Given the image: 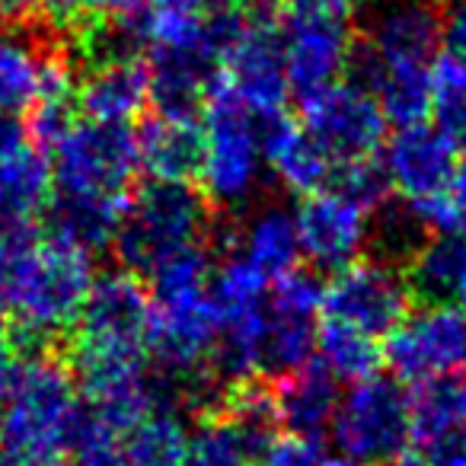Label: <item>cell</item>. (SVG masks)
Wrapping results in <instances>:
<instances>
[{
	"label": "cell",
	"instance_id": "obj_37",
	"mask_svg": "<svg viewBox=\"0 0 466 466\" xmlns=\"http://www.w3.org/2000/svg\"><path fill=\"white\" fill-rule=\"evenodd\" d=\"M441 46L447 55L466 58V0H451L441 14Z\"/></svg>",
	"mask_w": 466,
	"mask_h": 466
},
{
	"label": "cell",
	"instance_id": "obj_6",
	"mask_svg": "<svg viewBox=\"0 0 466 466\" xmlns=\"http://www.w3.org/2000/svg\"><path fill=\"white\" fill-rule=\"evenodd\" d=\"M84 396L74 370L52 355L20 364L10 393L0 402V447L23 463H55L77 441Z\"/></svg>",
	"mask_w": 466,
	"mask_h": 466
},
{
	"label": "cell",
	"instance_id": "obj_32",
	"mask_svg": "<svg viewBox=\"0 0 466 466\" xmlns=\"http://www.w3.org/2000/svg\"><path fill=\"white\" fill-rule=\"evenodd\" d=\"M74 96H52L39 99L29 109V131L26 137L39 150H55V144L74 128Z\"/></svg>",
	"mask_w": 466,
	"mask_h": 466
},
{
	"label": "cell",
	"instance_id": "obj_12",
	"mask_svg": "<svg viewBox=\"0 0 466 466\" xmlns=\"http://www.w3.org/2000/svg\"><path fill=\"white\" fill-rule=\"evenodd\" d=\"M323 285L307 272H291L268 288L259 326V374L288 377L307 368L317 351Z\"/></svg>",
	"mask_w": 466,
	"mask_h": 466
},
{
	"label": "cell",
	"instance_id": "obj_47",
	"mask_svg": "<svg viewBox=\"0 0 466 466\" xmlns=\"http://www.w3.org/2000/svg\"><path fill=\"white\" fill-rule=\"evenodd\" d=\"M266 4H275V0H266Z\"/></svg>",
	"mask_w": 466,
	"mask_h": 466
},
{
	"label": "cell",
	"instance_id": "obj_9",
	"mask_svg": "<svg viewBox=\"0 0 466 466\" xmlns=\"http://www.w3.org/2000/svg\"><path fill=\"white\" fill-rule=\"evenodd\" d=\"M329 438L339 457L368 466L400 463L412 451V406L393 377H364L339 396Z\"/></svg>",
	"mask_w": 466,
	"mask_h": 466
},
{
	"label": "cell",
	"instance_id": "obj_18",
	"mask_svg": "<svg viewBox=\"0 0 466 466\" xmlns=\"http://www.w3.org/2000/svg\"><path fill=\"white\" fill-rule=\"evenodd\" d=\"M52 96H74L71 65L23 35H10L0 23V118L29 116L39 99Z\"/></svg>",
	"mask_w": 466,
	"mask_h": 466
},
{
	"label": "cell",
	"instance_id": "obj_11",
	"mask_svg": "<svg viewBox=\"0 0 466 466\" xmlns=\"http://www.w3.org/2000/svg\"><path fill=\"white\" fill-rule=\"evenodd\" d=\"M304 128L329 154L336 169L374 160L387 141V116L377 96L358 80H339L313 96L300 99Z\"/></svg>",
	"mask_w": 466,
	"mask_h": 466
},
{
	"label": "cell",
	"instance_id": "obj_7",
	"mask_svg": "<svg viewBox=\"0 0 466 466\" xmlns=\"http://www.w3.org/2000/svg\"><path fill=\"white\" fill-rule=\"evenodd\" d=\"M262 135H266V122H259L230 93L214 84L205 99L201 167L195 176L205 201L227 211L253 205L262 188V176L268 173Z\"/></svg>",
	"mask_w": 466,
	"mask_h": 466
},
{
	"label": "cell",
	"instance_id": "obj_38",
	"mask_svg": "<svg viewBox=\"0 0 466 466\" xmlns=\"http://www.w3.org/2000/svg\"><path fill=\"white\" fill-rule=\"evenodd\" d=\"M20 349H16V339H14V329L4 317H0V402L4 396L10 393L14 387L16 374H20Z\"/></svg>",
	"mask_w": 466,
	"mask_h": 466
},
{
	"label": "cell",
	"instance_id": "obj_21",
	"mask_svg": "<svg viewBox=\"0 0 466 466\" xmlns=\"http://www.w3.org/2000/svg\"><path fill=\"white\" fill-rule=\"evenodd\" d=\"M150 103H154L150 67L137 61L135 55L90 65L86 77L77 86V106L90 122L99 125H125L128 128V122H135Z\"/></svg>",
	"mask_w": 466,
	"mask_h": 466
},
{
	"label": "cell",
	"instance_id": "obj_15",
	"mask_svg": "<svg viewBox=\"0 0 466 466\" xmlns=\"http://www.w3.org/2000/svg\"><path fill=\"white\" fill-rule=\"evenodd\" d=\"M380 163L390 179V188L406 201V211L415 214L431 201H438L441 192L447 188L460 163L457 141L434 122L402 125L383 144Z\"/></svg>",
	"mask_w": 466,
	"mask_h": 466
},
{
	"label": "cell",
	"instance_id": "obj_29",
	"mask_svg": "<svg viewBox=\"0 0 466 466\" xmlns=\"http://www.w3.org/2000/svg\"><path fill=\"white\" fill-rule=\"evenodd\" d=\"M431 116L453 141H466V58L441 55L431 67Z\"/></svg>",
	"mask_w": 466,
	"mask_h": 466
},
{
	"label": "cell",
	"instance_id": "obj_45",
	"mask_svg": "<svg viewBox=\"0 0 466 466\" xmlns=\"http://www.w3.org/2000/svg\"><path fill=\"white\" fill-rule=\"evenodd\" d=\"M0 466H20V460H14V457H7V453L0 451Z\"/></svg>",
	"mask_w": 466,
	"mask_h": 466
},
{
	"label": "cell",
	"instance_id": "obj_33",
	"mask_svg": "<svg viewBox=\"0 0 466 466\" xmlns=\"http://www.w3.org/2000/svg\"><path fill=\"white\" fill-rule=\"evenodd\" d=\"M211 0H122L116 14L137 35V26L157 16H205Z\"/></svg>",
	"mask_w": 466,
	"mask_h": 466
},
{
	"label": "cell",
	"instance_id": "obj_19",
	"mask_svg": "<svg viewBox=\"0 0 466 466\" xmlns=\"http://www.w3.org/2000/svg\"><path fill=\"white\" fill-rule=\"evenodd\" d=\"M52 198L55 179L46 150L23 131L0 144V230H29Z\"/></svg>",
	"mask_w": 466,
	"mask_h": 466
},
{
	"label": "cell",
	"instance_id": "obj_36",
	"mask_svg": "<svg viewBox=\"0 0 466 466\" xmlns=\"http://www.w3.org/2000/svg\"><path fill=\"white\" fill-rule=\"evenodd\" d=\"M421 466H466V425L412 447Z\"/></svg>",
	"mask_w": 466,
	"mask_h": 466
},
{
	"label": "cell",
	"instance_id": "obj_20",
	"mask_svg": "<svg viewBox=\"0 0 466 466\" xmlns=\"http://www.w3.org/2000/svg\"><path fill=\"white\" fill-rule=\"evenodd\" d=\"M90 412L112 425L122 466H182L186 460L188 428L163 396L137 412Z\"/></svg>",
	"mask_w": 466,
	"mask_h": 466
},
{
	"label": "cell",
	"instance_id": "obj_3",
	"mask_svg": "<svg viewBox=\"0 0 466 466\" xmlns=\"http://www.w3.org/2000/svg\"><path fill=\"white\" fill-rule=\"evenodd\" d=\"M96 281L93 253L61 233H0V317L33 339L65 336Z\"/></svg>",
	"mask_w": 466,
	"mask_h": 466
},
{
	"label": "cell",
	"instance_id": "obj_35",
	"mask_svg": "<svg viewBox=\"0 0 466 466\" xmlns=\"http://www.w3.org/2000/svg\"><path fill=\"white\" fill-rule=\"evenodd\" d=\"M122 0H35V14L52 26H93L109 10H118Z\"/></svg>",
	"mask_w": 466,
	"mask_h": 466
},
{
	"label": "cell",
	"instance_id": "obj_1",
	"mask_svg": "<svg viewBox=\"0 0 466 466\" xmlns=\"http://www.w3.org/2000/svg\"><path fill=\"white\" fill-rule=\"evenodd\" d=\"M150 291L135 272L96 275L74 326V370L96 412H135L157 400L147 380Z\"/></svg>",
	"mask_w": 466,
	"mask_h": 466
},
{
	"label": "cell",
	"instance_id": "obj_44",
	"mask_svg": "<svg viewBox=\"0 0 466 466\" xmlns=\"http://www.w3.org/2000/svg\"><path fill=\"white\" fill-rule=\"evenodd\" d=\"M396 466H421V463H419V457H415V453L409 451L406 457H402V460H400V463H396Z\"/></svg>",
	"mask_w": 466,
	"mask_h": 466
},
{
	"label": "cell",
	"instance_id": "obj_13",
	"mask_svg": "<svg viewBox=\"0 0 466 466\" xmlns=\"http://www.w3.org/2000/svg\"><path fill=\"white\" fill-rule=\"evenodd\" d=\"M218 86L259 122L268 125L281 118V109L291 96L281 29L268 20H249L220 61Z\"/></svg>",
	"mask_w": 466,
	"mask_h": 466
},
{
	"label": "cell",
	"instance_id": "obj_31",
	"mask_svg": "<svg viewBox=\"0 0 466 466\" xmlns=\"http://www.w3.org/2000/svg\"><path fill=\"white\" fill-rule=\"evenodd\" d=\"M412 218L419 220L421 230L451 233V237L466 240V160L457 163V169H453L441 198L431 201L428 208H421V211H415Z\"/></svg>",
	"mask_w": 466,
	"mask_h": 466
},
{
	"label": "cell",
	"instance_id": "obj_39",
	"mask_svg": "<svg viewBox=\"0 0 466 466\" xmlns=\"http://www.w3.org/2000/svg\"><path fill=\"white\" fill-rule=\"evenodd\" d=\"M364 0H294V14L307 16H323V20H339L351 16Z\"/></svg>",
	"mask_w": 466,
	"mask_h": 466
},
{
	"label": "cell",
	"instance_id": "obj_41",
	"mask_svg": "<svg viewBox=\"0 0 466 466\" xmlns=\"http://www.w3.org/2000/svg\"><path fill=\"white\" fill-rule=\"evenodd\" d=\"M451 300L466 313V253H463V266H460V275H457V285H453Z\"/></svg>",
	"mask_w": 466,
	"mask_h": 466
},
{
	"label": "cell",
	"instance_id": "obj_17",
	"mask_svg": "<svg viewBox=\"0 0 466 466\" xmlns=\"http://www.w3.org/2000/svg\"><path fill=\"white\" fill-rule=\"evenodd\" d=\"M281 46H285V67L291 93L300 99L339 84L355 61L349 29L339 20L294 14L281 26Z\"/></svg>",
	"mask_w": 466,
	"mask_h": 466
},
{
	"label": "cell",
	"instance_id": "obj_26",
	"mask_svg": "<svg viewBox=\"0 0 466 466\" xmlns=\"http://www.w3.org/2000/svg\"><path fill=\"white\" fill-rule=\"evenodd\" d=\"M466 240L451 233H431L409 253V288L425 294V300H451L463 266Z\"/></svg>",
	"mask_w": 466,
	"mask_h": 466
},
{
	"label": "cell",
	"instance_id": "obj_23",
	"mask_svg": "<svg viewBox=\"0 0 466 466\" xmlns=\"http://www.w3.org/2000/svg\"><path fill=\"white\" fill-rule=\"evenodd\" d=\"M227 253L240 256L247 266H253L266 281H279L285 275L298 272L300 240H298V220L294 211L281 205L256 208L233 233Z\"/></svg>",
	"mask_w": 466,
	"mask_h": 466
},
{
	"label": "cell",
	"instance_id": "obj_14",
	"mask_svg": "<svg viewBox=\"0 0 466 466\" xmlns=\"http://www.w3.org/2000/svg\"><path fill=\"white\" fill-rule=\"evenodd\" d=\"M370 218L374 211L339 186L307 195L294 211L300 256L313 268L332 275L355 266L358 259H364V249L370 243Z\"/></svg>",
	"mask_w": 466,
	"mask_h": 466
},
{
	"label": "cell",
	"instance_id": "obj_16",
	"mask_svg": "<svg viewBox=\"0 0 466 466\" xmlns=\"http://www.w3.org/2000/svg\"><path fill=\"white\" fill-rule=\"evenodd\" d=\"M441 46V10L431 0H374L361 55L387 67H431Z\"/></svg>",
	"mask_w": 466,
	"mask_h": 466
},
{
	"label": "cell",
	"instance_id": "obj_5",
	"mask_svg": "<svg viewBox=\"0 0 466 466\" xmlns=\"http://www.w3.org/2000/svg\"><path fill=\"white\" fill-rule=\"evenodd\" d=\"M211 275L205 249L176 256L150 275V358L179 380H198L214 368L220 310Z\"/></svg>",
	"mask_w": 466,
	"mask_h": 466
},
{
	"label": "cell",
	"instance_id": "obj_10",
	"mask_svg": "<svg viewBox=\"0 0 466 466\" xmlns=\"http://www.w3.org/2000/svg\"><path fill=\"white\" fill-rule=\"evenodd\" d=\"M383 361L393 380L412 387L453 377L466 368V313L453 300L409 307L383 342Z\"/></svg>",
	"mask_w": 466,
	"mask_h": 466
},
{
	"label": "cell",
	"instance_id": "obj_46",
	"mask_svg": "<svg viewBox=\"0 0 466 466\" xmlns=\"http://www.w3.org/2000/svg\"><path fill=\"white\" fill-rule=\"evenodd\" d=\"M20 466H58V463H23L20 460Z\"/></svg>",
	"mask_w": 466,
	"mask_h": 466
},
{
	"label": "cell",
	"instance_id": "obj_40",
	"mask_svg": "<svg viewBox=\"0 0 466 466\" xmlns=\"http://www.w3.org/2000/svg\"><path fill=\"white\" fill-rule=\"evenodd\" d=\"M35 14V0H0V23H20Z\"/></svg>",
	"mask_w": 466,
	"mask_h": 466
},
{
	"label": "cell",
	"instance_id": "obj_2",
	"mask_svg": "<svg viewBox=\"0 0 466 466\" xmlns=\"http://www.w3.org/2000/svg\"><path fill=\"white\" fill-rule=\"evenodd\" d=\"M135 131L77 122L52 150L55 233L96 253L116 243L137 176Z\"/></svg>",
	"mask_w": 466,
	"mask_h": 466
},
{
	"label": "cell",
	"instance_id": "obj_43",
	"mask_svg": "<svg viewBox=\"0 0 466 466\" xmlns=\"http://www.w3.org/2000/svg\"><path fill=\"white\" fill-rule=\"evenodd\" d=\"M323 466H368V463H358V460H349V457H332V460H326Z\"/></svg>",
	"mask_w": 466,
	"mask_h": 466
},
{
	"label": "cell",
	"instance_id": "obj_24",
	"mask_svg": "<svg viewBox=\"0 0 466 466\" xmlns=\"http://www.w3.org/2000/svg\"><path fill=\"white\" fill-rule=\"evenodd\" d=\"M135 147L150 182H192L201 167V122L160 112L135 131Z\"/></svg>",
	"mask_w": 466,
	"mask_h": 466
},
{
	"label": "cell",
	"instance_id": "obj_25",
	"mask_svg": "<svg viewBox=\"0 0 466 466\" xmlns=\"http://www.w3.org/2000/svg\"><path fill=\"white\" fill-rule=\"evenodd\" d=\"M336 383L339 380L319 361L281 377L275 387V409L288 434L317 441L323 431H329L339 396H342Z\"/></svg>",
	"mask_w": 466,
	"mask_h": 466
},
{
	"label": "cell",
	"instance_id": "obj_8",
	"mask_svg": "<svg viewBox=\"0 0 466 466\" xmlns=\"http://www.w3.org/2000/svg\"><path fill=\"white\" fill-rule=\"evenodd\" d=\"M208 201L188 182H147L131 195L116 233L118 259L128 272L154 275L182 253L201 249Z\"/></svg>",
	"mask_w": 466,
	"mask_h": 466
},
{
	"label": "cell",
	"instance_id": "obj_27",
	"mask_svg": "<svg viewBox=\"0 0 466 466\" xmlns=\"http://www.w3.org/2000/svg\"><path fill=\"white\" fill-rule=\"evenodd\" d=\"M262 444L224 412L198 421L188 431L182 466H253Z\"/></svg>",
	"mask_w": 466,
	"mask_h": 466
},
{
	"label": "cell",
	"instance_id": "obj_42",
	"mask_svg": "<svg viewBox=\"0 0 466 466\" xmlns=\"http://www.w3.org/2000/svg\"><path fill=\"white\" fill-rule=\"evenodd\" d=\"M14 135H20V128H16V125L10 122V118H0V144L10 141Z\"/></svg>",
	"mask_w": 466,
	"mask_h": 466
},
{
	"label": "cell",
	"instance_id": "obj_4",
	"mask_svg": "<svg viewBox=\"0 0 466 466\" xmlns=\"http://www.w3.org/2000/svg\"><path fill=\"white\" fill-rule=\"evenodd\" d=\"M409 279L387 259H358L323 285L317 355L336 380H364L383 361V342L409 313Z\"/></svg>",
	"mask_w": 466,
	"mask_h": 466
},
{
	"label": "cell",
	"instance_id": "obj_34",
	"mask_svg": "<svg viewBox=\"0 0 466 466\" xmlns=\"http://www.w3.org/2000/svg\"><path fill=\"white\" fill-rule=\"evenodd\" d=\"M323 463L326 457L317 441L298 438V434L272 438L268 444H262V451L253 460V466H323Z\"/></svg>",
	"mask_w": 466,
	"mask_h": 466
},
{
	"label": "cell",
	"instance_id": "obj_28",
	"mask_svg": "<svg viewBox=\"0 0 466 466\" xmlns=\"http://www.w3.org/2000/svg\"><path fill=\"white\" fill-rule=\"evenodd\" d=\"M412 406V447L466 425V383L457 377L421 383L409 393Z\"/></svg>",
	"mask_w": 466,
	"mask_h": 466
},
{
	"label": "cell",
	"instance_id": "obj_22",
	"mask_svg": "<svg viewBox=\"0 0 466 466\" xmlns=\"http://www.w3.org/2000/svg\"><path fill=\"white\" fill-rule=\"evenodd\" d=\"M262 147H266V169L275 176V182L300 198L332 186L336 179V163L300 122L285 116L268 122Z\"/></svg>",
	"mask_w": 466,
	"mask_h": 466
},
{
	"label": "cell",
	"instance_id": "obj_30",
	"mask_svg": "<svg viewBox=\"0 0 466 466\" xmlns=\"http://www.w3.org/2000/svg\"><path fill=\"white\" fill-rule=\"evenodd\" d=\"M224 415L230 421L243 428L247 434H253L259 444H268V434L279 425V409H275V390L266 387V383L256 380H243L230 390L227 396Z\"/></svg>",
	"mask_w": 466,
	"mask_h": 466
}]
</instances>
